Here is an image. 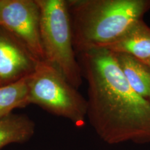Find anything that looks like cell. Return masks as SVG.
<instances>
[{
	"label": "cell",
	"instance_id": "obj_3",
	"mask_svg": "<svg viewBox=\"0 0 150 150\" xmlns=\"http://www.w3.org/2000/svg\"><path fill=\"white\" fill-rule=\"evenodd\" d=\"M40 10V38L45 61L76 89L82 70L76 57L67 1L36 0Z\"/></svg>",
	"mask_w": 150,
	"mask_h": 150
},
{
	"label": "cell",
	"instance_id": "obj_6",
	"mask_svg": "<svg viewBox=\"0 0 150 150\" xmlns=\"http://www.w3.org/2000/svg\"><path fill=\"white\" fill-rule=\"evenodd\" d=\"M38 62L20 41L0 27V87L27 77Z\"/></svg>",
	"mask_w": 150,
	"mask_h": 150
},
{
	"label": "cell",
	"instance_id": "obj_11",
	"mask_svg": "<svg viewBox=\"0 0 150 150\" xmlns=\"http://www.w3.org/2000/svg\"><path fill=\"white\" fill-rule=\"evenodd\" d=\"M147 65H148V66L149 67V68H150V61L149 62V63H147Z\"/></svg>",
	"mask_w": 150,
	"mask_h": 150
},
{
	"label": "cell",
	"instance_id": "obj_9",
	"mask_svg": "<svg viewBox=\"0 0 150 150\" xmlns=\"http://www.w3.org/2000/svg\"><path fill=\"white\" fill-rule=\"evenodd\" d=\"M34 124L26 115L10 114L0 120V149L11 143L27 142L34 133Z\"/></svg>",
	"mask_w": 150,
	"mask_h": 150
},
{
	"label": "cell",
	"instance_id": "obj_1",
	"mask_svg": "<svg viewBox=\"0 0 150 150\" xmlns=\"http://www.w3.org/2000/svg\"><path fill=\"white\" fill-rule=\"evenodd\" d=\"M79 64L88 82L87 117L97 135L109 145L150 142V103L133 91L113 52H82Z\"/></svg>",
	"mask_w": 150,
	"mask_h": 150
},
{
	"label": "cell",
	"instance_id": "obj_7",
	"mask_svg": "<svg viewBox=\"0 0 150 150\" xmlns=\"http://www.w3.org/2000/svg\"><path fill=\"white\" fill-rule=\"evenodd\" d=\"M102 49L128 54L147 64L150 61V27L140 20L118 40Z\"/></svg>",
	"mask_w": 150,
	"mask_h": 150
},
{
	"label": "cell",
	"instance_id": "obj_5",
	"mask_svg": "<svg viewBox=\"0 0 150 150\" xmlns=\"http://www.w3.org/2000/svg\"><path fill=\"white\" fill-rule=\"evenodd\" d=\"M0 27L20 41L35 60L45 61L36 0H0Z\"/></svg>",
	"mask_w": 150,
	"mask_h": 150
},
{
	"label": "cell",
	"instance_id": "obj_4",
	"mask_svg": "<svg viewBox=\"0 0 150 150\" xmlns=\"http://www.w3.org/2000/svg\"><path fill=\"white\" fill-rule=\"evenodd\" d=\"M28 89L30 104L66 118L77 127L85 125L87 99L47 62H38L35 70L28 76Z\"/></svg>",
	"mask_w": 150,
	"mask_h": 150
},
{
	"label": "cell",
	"instance_id": "obj_2",
	"mask_svg": "<svg viewBox=\"0 0 150 150\" xmlns=\"http://www.w3.org/2000/svg\"><path fill=\"white\" fill-rule=\"evenodd\" d=\"M67 4L78 54L109 45L150 10V0H70Z\"/></svg>",
	"mask_w": 150,
	"mask_h": 150
},
{
	"label": "cell",
	"instance_id": "obj_8",
	"mask_svg": "<svg viewBox=\"0 0 150 150\" xmlns=\"http://www.w3.org/2000/svg\"><path fill=\"white\" fill-rule=\"evenodd\" d=\"M115 54L122 72L130 87L150 103L149 67L128 54Z\"/></svg>",
	"mask_w": 150,
	"mask_h": 150
},
{
	"label": "cell",
	"instance_id": "obj_10",
	"mask_svg": "<svg viewBox=\"0 0 150 150\" xmlns=\"http://www.w3.org/2000/svg\"><path fill=\"white\" fill-rule=\"evenodd\" d=\"M28 76L0 87V120L10 115L16 108L30 104Z\"/></svg>",
	"mask_w": 150,
	"mask_h": 150
}]
</instances>
